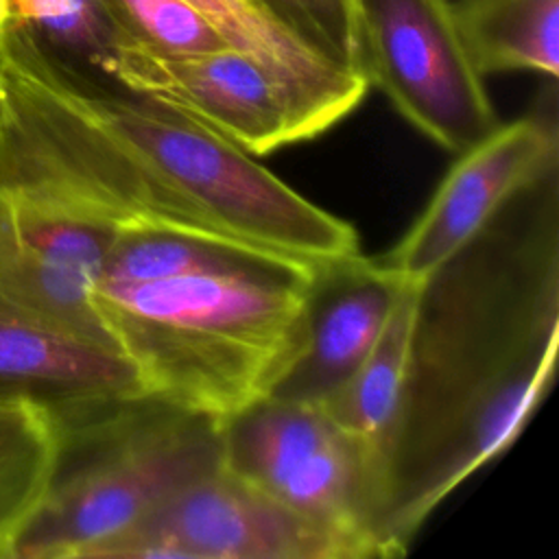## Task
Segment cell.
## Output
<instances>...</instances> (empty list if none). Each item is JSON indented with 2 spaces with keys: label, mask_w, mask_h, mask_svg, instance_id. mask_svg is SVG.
<instances>
[{
  "label": "cell",
  "mask_w": 559,
  "mask_h": 559,
  "mask_svg": "<svg viewBox=\"0 0 559 559\" xmlns=\"http://www.w3.org/2000/svg\"><path fill=\"white\" fill-rule=\"evenodd\" d=\"M0 177L118 231L157 229L306 264L360 253L352 223L177 109L48 61L0 24Z\"/></svg>",
  "instance_id": "cell-1"
},
{
  "label": "cell",
  "mask_w": 559,
  "mask_h": 559,
  "mask_svg": "<svg viewBox=\"0 0 559 559\" xmlns=\"http://www.w3.org/2000/svg\"><path fill=\"white\" fill-rule=\"evenodd\" d=\"M559 352V166L419 280L378 535L408 550L437 507L520 437Z\"/></svg>",
  "instance_id": "cell-2"
},
{
  "label": "cell",
  "mask_w": 559,
  "mask_h": 559,
  "mask_svg": "<svg viewBox=\"0 0 559 559\" xmlns=\"http://www.w3.org/2000/svg\"><path fill=\"white\" fill-rule=\"evenodd\" d=\"M122 266L131 280H98L94 308L144 391L216 419L271 395L319 266L153 229L124 242Z\"/></svg>",
  "instance_id": "cell-3"
},
{
  "label": "cell",
  "mask_w": 559,
  "mask_h": 559,
  "mask_svg": "<svg viewBox=\"0 0 559 559\" xmlns=\"http://www.w3.org/2000/svg\"><path fill=\"white\" fill-rule=\"evenodd\" d=\"M52 415L55 465L13 559H103L170 496L223 465V419L148 391Z\"/></svg>",
  "instance_id": "cell-4"
},
{
  "label": "cell",
  "mask_w": 559,
  "mask_h": 559,
  "mask_svg": "<svg viewBox=\"0 0 559 559\" xmlns=\"http://www.w3.org/2000/svg\"><path fill=\"white\" fill-rule=\"evenodd\" d=\"M223 465L286 509L384 557L382 474L371 452L321 404L262 397L221 424Z\"/></svg>",
  "instance_id": "cell-5"
},
{
  "label": "cell",
  "mask_w": 559,
  "mask_h": 559,
  "mask_svg": "<svg viewBox=\"0 0 559 559\" xmlns=\"http://www.w3.org/2000/svg\"><path fill=\"white\" fill-rule=\"evenodd\" d=\"M358 70L426 138L461 153L502 120L450 0H354Z\"/></svg>",
  "instance_id": "cell-6"
},
{
  "label": "cell",
  "mask_w": 559,
  "mask_h": 559,
  "mask_svg": "<svg viewBox=\"0 0 559 559\" xmlns=\"http://www.w3.org/2000/svg\"><path fill=\"white\" fill-rule=\"evenodd\" d=\"M103 559H365L225 465L190 483L118 537Z\"/></svg>",
  "instance_id": "cell-7"
},
{
  "label": "cell",
  "mask_w": 559,
  "mask_h": 559,
  "mask_svg": "<svg viewBox=\"0 0 559 559\" xmlns=\"http://www.w3.org/2000/svg\"><path fill=\"white\" fill-rule=\"evenodd\" d=\"M118 234L0 179V308L114 349L94 308V288Z\"/></svg>",
  "instance_id": "cell-8"
},
{
  "label": "cell",
  "mask_w": 559,
  "mask_h": 559,
  "mask_svg": "<svg viewBox=\"0 0 559 559\" xmlns=\"http://www.w3.org/2000/svg\"><path fill=\"white\" fill-rule=\"evenodd\" d=\"M559 166L555 98L456 153L421 214L384 253L371 255L384 271L402 280H424L524 186Z\"/></svg>",
  "instance_id": "cell-9"
},
{
  "label": "cell",
  "mask_w": 559,
  "mask_h": 559,
  "mask_svg": "<svg viewBox=\"0 0 559 559\" xmlns=\"http://www.w3.org/2000/svg\"><path fill=\"white\" fill-rule=\"evenodd\" d=\"M114 81L177 109L253 157L312 140L288 90L234 46L166 55L124 44Z\"/></svg>",
  "instance_id": "cell-10"
},
{
  "label": "cell",
  "mask_w": 559,
  "mask_h": 559,
  "mask_svg": "<svg viewBox=\"0 0 559 559\" xmlns=\"http://www.w3.org/2000/svg\"><path fill=\"white\" fill-rule=\"evenodd\" d=\"M402 282L362 251L319 266L306 297L299 349L271 397L328 400L376 345Z\"/></svg>",
  "instance_id": "cell-11"
},
{
  "label": "cell",
  "mask_w": 559,
  "mask_h": 559,
  "mask_svg": "<svg viewBox=\"0 0 559 559\" xmlns=\"http://www.w3.org/2000/svg\"><path fill=\"white\" fill-rule=\"evenodd\" d=\"M144 391L118 352L52 323L0 308V397L57 413Z\"/></svg>",
  "instance_id": "cell-12"
},
{
  "label": "cell",
  "mask_w": 559,
  "mask_h": 559,
  "mask_svg": "<svg viewBox=\"0 0 559 559\" xmlns=\"http://www.w3.org/2000/svg\"><path fill=\"white\" fill-rule=\"evenodd\" d=\"M188 2L205 13L234 48L253 55L271 70L293 96L314 138L341 122L365 98L369 83L362 74L321 59L245 0Z\"/></svg>",
  "instance_id": "cell-13"
},
{
  "label": "cell",
  "mask_w": 559,
  "mask_h": 559,
  "mask_svg": "<svg viewBox=\"0 0 559 559\" xmlns=\"http://www.w3.org/2000/svg\"><path fill=\"white\" fill-rule=\"evenodd\" d=\"M417 293L419 280L402 282L389 319L367 358L321 402L323 411L371 452L380 474L402 408Z\"/></svg>",
  "instance_id": "cell-14"
},
{
  "label": "cell",
  "mask_w": 559,
  "mask_h": 559,
  "mask_svg": "<svg viewBox=\"0 0 559 559\" xmlns=\"http://www.w3.org/2000/svg\"><path fill=\"white\" fill-rule=\"evenodd\" d=\"M459 33L474 68L559 74V0H456Z\"/></svg>",
  "instance_id": "cell-15"
},
{
  "label": "cell",
  "mask_w": 559,
  "mask_h": 559,
  "mask_svg": "<svg viewBox=\"0 0 559 559\" xmlns=\"http://www.w3.org/2000/svg\"><path fill=\"white\" fill-rule=\"evenodd\" d=\"M57 439V419L46 406L0 402V559H13L15 539L50 478Z\"/></svg>",
  "instance_id": "cell-16"
},
{
  "label": "cell",
  "mask_w": 559,
  "mask_h": 559,
  "mask_svg": "<svg viewBox=\"0 0 559 559\" xmlns=\"http://www.w3.org/2000/svg\"><path fill=\"white\" fill-rule=\"evenodd\" d=\"M129 44L166 52L192 55L229 48L212 20L188 0H107Z\"/></svg>",
  "instance_id": "cell-17"
},
{
  "label": "cell",
  "mask_w": 559,
  "mask_h": 559,
  "mask_svg": "<svg viewBox=\"0 0 559 559\" xmlns=\"http://www.w3.org/2000/svg\"><path fill=\"white\" fill-rule=\"evenodd\" d=\"M321 59L358 70L354 0H245Z\"/></svg>",
  "instance_id": "cell-18"
},
{
  "label": "cell",
  "mask_w": 559,
  "mask_h": 559,
  "mask_svg": "<svg viewBox=\"0 0 559 559\" xmlns=\"http://www.w3.org/2000/svg\"><path fill=\"white\" fill-rule=\"evenodd\" d=\"M7 20V0H0V24Z\"/></svg>",
  "instance_id": "cell-19"
},
{
  "label": "cell",
  "mask_w": 559,
  "mask_h": 559,
  "mask_svg": "<svg viewBox=\"0 0 559 559\" xmlns=\"http://www.w3.org/2000/svg\"><path fill=\"white\" fill-rule=\"evenodd\" d=\"M4 116V92H2V81H0V122Z\"/></svg>",
  "instance_id": "cell-20"
},
{
  "label": "cell",
  "mask_w": 559,
  "mask_h": 559,
  "mask_svg": "<svg viewBox=\"0 0 559 559\" xmlns=\"http://www.w3.org/2000/svg\"><path fill=\"white\" fill-rule=\"evenodd\" d=\"M7 400H9V397H0V402H7Z\"/></svg>",
  "instance_id": "cell-21"
}]
</instances>
